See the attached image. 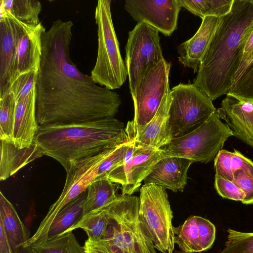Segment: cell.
<instances>
[{"label": "cell", "mask_w": 253, "mask_h": 253, "mask_svg": "<svg viewBox=\"0 0 253 253\" xmlns=\"http://www.w3.org/2000/svg\"><path fill=\"white\" fill-rule=\"evenodd\" d=\"M193 162L186 158L168 156L160 160L144 179L174 192H183L187 181V172Z\"/></svg>", "instance_id": "cell-17"}, {"label": "cell", "mask_w": 253, "mask_h": 253, "mask_svg": "<svg viewBox=\"0 0 253 253\" xmlns=\"http://www.w3.org/2000/svg\"><path fill=\"white\" fill-rule=\"evenodd\" d=\"M172 253H185V252H182L181 251H176L173 252Z\"/></svg>", "instance_id": "cell-41"}, {"label": "cell", "mask_w": 253, "mask_h": 253, "mask_svg": "<svg viewBox=\"0 0 253 253\" xmlns=\"http://www.w3.org/2000/svg\"><path fill=\"white\" fill-rule=\"evenodd\" d=\"M216 112L233 136L253 147V103L226 95Z\"/></svg>", "instance_id": "cell-16"}, {"label": "cell", "mask_w": 253, "mask_h": 253, "mask_svg": "<svg viewBox=\"0 0 253 253\" xmlns=\"http://www.w3.org/2000/svg\"><path fill=\"white\" fill-rule=\"evenodd\" d=\"M0 219L2 221L12 253H32L24 244L30 239V230L21 220L13 205L0 192Z\"/></svg>", "instance_id": "cell-21"}, {"label": "cell", "mask_w": 253, "mask_h": 253, "mask_svg": "<svg viewBox=\"0 0 253 253\" xmlns=\"http://www.w3.org/2000/svg\"><path fill=\"white\" fill-rule=\"evenodd\" d=\"M139 216L155 248L162 253H172L173 213L166 189L153 183L144 184L140 190Z\"/></svg>", "instance_id": "cell-9"}, {"label": "cell", "mask_w": 253, "mask_h": 253, "mask_svg": "<svg viewBox=\"0 0 253 253\" xmlns=\"http://www.w3.org/2000/svg\"><path fill=\"white\" fill-rule=\"evenodd\" d=\"M169 94V124L172 139L190 133L216 111L212 101L194 84H180Z\"/></svg>", "instance_id": "cell-10"}, {"label": "cell", "mask_w": 253, "mask_h": 253, "mask_svg": "<svg viewBox=\"0 0 253 253\" xmlns=\"http://www.w3.org/2000/svg\"><path fill=\"white\" fill-rule=\"evenodd\" d=\"M226 95L241 101L253 103V51L249 63L234 80Z\"/></svg>", "instance_id": "cell-30"}, {"label": "cell", "mask_w": 253, "mask_h": 253, "mask_svg": "<svg viewBox=\"0 0 253 253\" xmlns=\"http://www.w3.org/2000/svg\"><path fill=\"white\" fill-rule=\"evenodd\" d=\"M119 184L108 176L97 178L86 189V197L84 205L83 216L102 209L114 202L119 197L116 193Z\"/></svg>", "instance_id": "cell-24"}, {"label": "cell", "mask_w": 253, "mask_h": 253, "mask_svg": "<svg viewBox=\"0 0 253 253\" xmlns=\"http://www.w3.org/2000/svg\"><path fill=\"white\" fill-rule=\"evenodd\" d=\"M221 18L212 16L204 17L195 34L178 46L179 61L184 66L192 68L194 73L198 72L202 58Z\"/></svg>", "instance_id": "cell-18"}, {"label": "cell", "mask_w": 253, "mask_h": 253, "mask_svg": "<svg viewBox=\"0 0 253 253\" xmlns=\"http://www.w3.org/2000/svg\"><path fill=\"white\" fill-rule=\"evenodd\" d=\"M85 253H114L102 240L87 239L84 246Z\"/></svg>", "instance_id": "cell-38"}, {"label": "cell", "mask_w": 253, "mask_h": 253, "mask_svg": "<svg viewBox=\"0 0 253 253\" xmlns=\"http://www.w3.org/2000/svg\"><path fill=\"white\" fill-rule=\"evenodd\" d=\"M15 51L12 24L6 15L0 17V94L8 91Z\"/></svg>", "instance_id": "cell-23"}, {"label": "cell", "mask_w": 253, "mask_h": 253, "mask_svg": "<svg viewBox=\"0 0 253 253\" xmlns=\"http://www.w3.org/2000/svg\"><path fill=\"white\" fill-rule=\"evenodd\" d=\"M232 163L233 172L240 169L253 177V162L236 149L232 152Z\"/></svg>", "instance_id": "cell-37"}, {"label": "cell", "mask_w": 253, "mask_h": 253, "mask_svg": "<svg viewBox=\"0 0 253 253\" xmlns=\"http://www.w3.org/2000/svg\"><path fill=\"white\" fill-rule=\"evenodd\" d=\"M111 2V0H98L97 2L95 19L98 50L90 76L95 84L113 90L120 88L125 83L127 72L113 23Z\"/></svg>", "instance_id": "cell-5"}, {"label": "cell", "mask_w": 253, "mask_h": 253, "mask_svg": "<svg viewBox=\"0 0 253 253\" xmlns=\"http://www.w3.org/2000/svg\"><path fill=\"white\" fill-rule=\"evenodd\" d=\"M253 51V31L250 34L245 44L243 56L240 67L237 73L235 79L237 78L246 67L251 57ZM234 79V80H235Z\"/></svg>", "instance_id": "cell-39"}, {"label": "cell", "mask_w": 253, "mask_h": 253, "mask_svg": "<svg viewBox=\"0 0 253 253\" xmlns=\"http://www.w3.org/2000/svg\"><path fill=\"white\" fill-rule=\"evenodd\" d=\"M215 175L231 181L234 180L232 152L220 150L214 159Z\"/></svg>", "instance_id": "cell-35"}, {"label": "cell", "mask_w": 253, "mask_h": 253, "mask_svg": "<svg viewBox=\"0 0 253 253\" xmlns=\"http://www.w3.org/2000/svg\"><path fill=\"white\" fill-rule=\"evenodd\" d=\"M180 6L200 17H223L230 12L234 0H177Z\"/></svg>", "instance_id": "cell-27"}, {"label": "cell", "mask_w": 253, "mask_h": 253, "mask_svg": "<svg viewBox=\"0 0 253 253\" xmlns=\"http://www.w3.org/2000/svg\"><path fill=\"white\" fill-rule=\"evenodd\" d=\"M174 244L180 251L194 253L210 249L215 238V227L210 220L191 216L178 227H173Z\"/></svg>", "instance_id": "cell-15"}, {"label": "cell", "mask_w": 253, "mask_h": 253, "mask_svg": "<svg viewBox=\"0 0 253 253\" xmlns=\"http://www.w3.org/2000/svg\"><path fill=\"white\" fill-rule=\"evenodd\" d=\"M109 221V216L108 212L106 208H104L91 211L83 216L76 224L63 233L73 231L80 228L86 232L88 239L91 240H102Z\"/></svg>", "instance_id": "cell-28"}, {"label": "cell", "mask_w": 253, "mask_h": 253, "mask_svg": "<svg viewBox=\"0 0 253 253\" xmlns=\"http://www.w3.org/2000/svg\"><path fill=\"white\" fill-rule=\"evenodd\" d=\"M170 64L165 59L149 69L139 81L131 94L134 119L125 128L128 140L137 137L154 117L166 94L170 91Z\"/></svg>", "instance_id": "cell-8"}, {"label": "cell", "mask_w": 253, "mask_h": 253, "mask_svg": "<svg viewBox=\"0 0 253 253\" xmlns=\"http://www.w3.org/2000/svg\"><path fill=\"white\" fill-rule=\"evenodd\" d=\"M159 31L145 23H137L128 33L125 47L126 66L131 94L143 75L165 59L160 42Z\"/></svg>", "instance_id": "cell-11"}, {"label": "cell", "mask_w": 253, "mask_h": 253, "mask_svg": "<svg viewBox=\"0 0 253 253\" xmlns=\"http://www.w3.org/2000/svg\"><path fill=\"white\" fill-rule=\"evenodd\" d=\"M253 31V0H234L230 12L221 18L194 81L212 101L226 94L232 85Z\"/></svg>", "instance_id": "cell-2"}, {"label": "cell", "mask_w": 253, "mask_h": 253, "mask_svg": "<svg viewBox=\"0 0 253 253\" xmlns=\"http://www.w3.org/2000/svg\"><path fill=\"white\" fill-rule=\"evenodd\" d=\"M233 181L242 190L245 198L243 204H253V177L241 169L233 172Z\"/></svg>", "instance_id": "cell-36"}, {"label": "cell", "mask_w": 253, "mask_h": 253, "mask_svg": "<svg viewBox=\"0 0 253 253\" xmlns=\"http://www.w3.org/2000/svg\"><path fill=\"white\" fill-rule=\"evenodd\" d=\"M73 23L57 19L42 36V53L35 86L39 126L114 118L121 99L81 72L70 57Z\"/></svg>", "instance_id": "cell-1"}, {"label": "cell", "mask_w": 253, "mask_h": 253, "mask_svg": "<svg viewBox=\"0 0 253 253\" xmlns=\"http://www.w3.org/2000/svg\"><path fill=\"white\" fill-rule=\"evenodd\" d=\"M128 141L124 162L108 175L111 181L121 185L122 195L134 193L156 164L168 157L163 148L155 149Z\"/></svg>", "instance_id": "cell-12"}, {"label": "cell", "mask_w": 253, "mask_h": 253, "mask_svg": "<svg viewBox=\"0 0 253 253\" xmlns=\"http://www.w3.org/2000/svg\"><path fill=\"white\" fill-rule=\"evenodd\" d=\"M42 156L34 141L29 147L18 148L13 141L0 140V180H6L26 165Z\"/></svg>", "instance_id": "cell-22"}, {"label": "cell", "mask_w": 253, "mask_h": 253, "mask_svg": "<svg viewBox=\"0 0 253 253\" xmlns=\"http://www.w3.org/2000/svg\"><path fill=\"white\" fill-rule=\"evenodd\" d=\"M124 7L137 23H145L170 36L177 28L181 7L177 0H126Z\"/></svg>", "instance_id": "cell-14"}, {"label": "cell", "mask_w": 253, "mask_h": 253, "mask_svg": "<svg viewBox=\"0 0 253 253\" xmlns=\"http://www.w3.org/2000/svg\"><path fill=\"white\" fill-rule=\"evenodd\" d=\"M5 15L12 24L16 43L10 86L21 75L38 72L42 53V36L46 30L41 22L33 26L19 21L9 14Z\"/></svg>", "instance_id": "cell-13"}, {"label": "cell", "mask_w": 253, "mask_h": 253, "mask_svg": "<svg viewBox=\"0 0 253 253\" xmlns=\"http://www.w3.org/2000/svg\"><path fill=\"white\" fill-rule=\"evenodd\" d=\"M225 247L220 253H253V232H242L231 228Z\"/></svg>", "instance_id": "cell-32"}, {"label": "cell", "mask_w": 253, "mask_h": 253, "mask_svg": "<svg viewBox=\"0 0 253 253\" xmlns=\"http://www.w3.org/2000/svg\"><path fill=\"white\" fill-rule=\"evenodd\" d=\"M86 197V190L66 205L58 212L48 230L44 242L62 234L81 219Z\"/></svg>", "instance_id": "cell-25"}, {"label": "cell", "mask_w": 253, "mask_h": 253, "mask_svg": "<svg viewBox=\"0 0 253 253\" xmlns=\"http://www.w3.org/2000/svg\"><path fill=\"white\" fill-rule=\"evenodd\" d=\"M214 186L218 194L223 198L242 203L244 200L243 191L234 181L215 175Z\"/></svg>", "instance_id": "cell-34"}, {"label": "cell", "mask_w": 253, "mask_h": 253, "mask_svg": "<svg viewBox=\"0 0 253 253\" xmlns=\"http://www.w3.org/2000/svg\"><path fill=\"white\" fill-rule=\"evenodd\" d=\"M0 253H12L3 224L0 219Z\"/></svg>", "instance_id": "cell-40"}, {"label": "cell", "mask_w": 253, "mask_h": 253, "mask_svg": "<svg viewBox=\"0 0 253 253\" xmlns=\"http://www.w3.org/2000/svg\"><path fill=\"white\" fill-rule=\"evenodd\" d=\"M109 216L102 240L114 253H156L152 237L139 216V198L119 195L105 208Z\"/></svg>", "instance_id": "cell-4"}, {"label": "cell", "mask_w": 253, "mask_h": 253, "mask_svg": "<svg viewBox=\"0 0 253 253\" xmlns=\"http://www.w3.org/2000/svg\"><path fill=\"white\" fill-rule=\"evenodd\" d=\"M124 124L115 118L39 127L34 142L43 155L64 168L71 163L128 141Z\"/></svg>", "instance_id": "cell-3"}, {"label": "cell", "mask_w": 253, "mask_h": 253, "mask_svg": "<svg viewBox=\"0 0 253 253\" xmlns=\"http://www.w3.org/2000/svg\"><path fill=\"white\" fill-rule=\"evenodd\" d=\"M39 125L36 115L35 87L26 97L16 102L12 140L15 146H31L37 133Z\"/></svg>", "instance_id": "cell-19"}, {"label": "cell", "mask_w": 253, "mask_h": 253, "mask_svg": "<svg viewBox=\"0 0 253 253\" xmlns=\"http://www.w3.org/2000/svg\"><path fill=\"white\" fill-rule=\"evenodd\" d=\"M41 2L37 0H0V17L9 14L19 21L36 26L41 22Z\"/></svg>", "instance_id": "cell-26"}, {"label": "cell", "mask_w": 253, "mask_h": 253, "mask_svg": "<svg viewBox=\"0 0 253 253\" xmlns=\"http://www.w3.org/2000/svg\"><path fill=\"white\" fill-rule=\"evenodd\" d=\"M32 253H85L73 231H69L31 247Z\"/></svg>", "instance_id": "cell-29"}, {"label": "cell", "mask_w": 253, "mask_h": 253, "mask_svg": "<svg viewBox=\"0 0 253 253\" xmlns=\"http://www.w3.org/2000/svg\"><path fill=\"white\" fill-rule=\"evenodd\" d=\"M38 72L32 71L21 75L10 85L8 91L15 101L26 97L35 87Z\"/></svg>", "instance_id": "cell-33"}, {"label": "cell", "mask_w": 253, "mask_h": 253, "mask_svg": "<svg viewBox=\"0 0 253 253\" xmlns=\"http://www.w3.org/2000/svg\"><path fill=\"white\" fill-rule=\"evenodd\" d=\"M119 144L112 145L94 155L73 162L67 166L65 169L66 181L61 195L50 206L37 231L25 243V247L44 242L48 230L56 215L66 205L85 191L88 186L98 177L100 164Z\"/></svg>", "instance_id": "cell-6"}, {"label": "cell", "mask_w": 253, "mask_h": 253, "mask_svg": "<svg viewBox=\"0 0 253 253\" xmlns=\"http://www.w3.org/2000/svg\"><path fill=\"white\" fill-rule=\"evenodd\" d=\"M169 92L164 96L155 116L143 131L130 140L140 145L155 149L162 148L171 142L172 137L169 124L171 102Z\"/></svg>", "instance_id": "cell-20"}, {"label": "cell", "mask_w": 253, "mask_h": 253, "mask_svg": "<svg viewBox=\"0 0 253 253\" xmlns=\"http://www.w3.org/2000/svg\"><path fill=\"white\" fill-rule=\"evenodd\" d=\"M232 136L229 127L221 121L216 111L196 129L173 138L163 148L168 156L206 164L215 158L225 142Z\"/></svg>", "instance_id": "cell-7"}, {"label": "cell", "mask_w": 253, "mask_h": 253, "mask_svg": "<svg viewBox=\"0 0 253 253\" xmlns=\"http://www.w3.org/2000/svg\"><path fill=\"white\" fill-rule=\"evenodd\" d=\"M16 101L12 94L6 92L0 94V138L13 141Z\"/></svg>", "instance_id": "cell-31"}]
</instances>
